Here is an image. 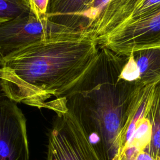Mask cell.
<instances>
[{
  "label": "cell",
  "instance_id": "6da1fadb",
  "mask_svg": "<svg viewBox=\"0 0 160 160\" xmlns=\"http://www.w3.org/2000/svg\"><path fill=\"white\" fill-rule=\"evenodd\" d=\"M99 46L85 31L57 34L2 58L1 80L8 98L38 109L68 94L96 62Z\"/></svg>",
  "mask_w": 160,
  "mask_h": 160
},
{
  "label": "cell",
  "instance_id": "7a4b0ae2",
  "mask_svg": "<svg viewBox=\"0 0 160 160\" xmlns=\"http://www.w3.org/2000/svg\"><path fill=\"white\" fill-rule=\"evenodd\" d=\"M128 56L99 47L98 58L86 75L65 96L52 101L79 118L90 142L108 160L115 157L126 111L142 86L119 78Z\"/></svg>",
  "mask_w": 160,
  "mask_h": 160
},
{
  "label": "cell",
  "instance_id": "3957f363",
  "mask_svg": "<svg viewBox=\"0 0 160 160\" xmlns=\"http://www.w3.org/2000/svg\"><path fill=\"white\" fill-rule=\"evenodd\" d=\"M49 132L46 160H104L79 118L60 106Z\"/></svg>",
  "mask_w": 160,
  "mask_h": 160
},
{
  "label": "cell",
  "instance_id": "277c9868",
  "mask_svg": "<svg viewBox=\"0 0 160 160\" xmlns=\"http://www.w3.org/2000/svg\"><path fill=\"white\" fill-rule=\"evenodd\" d=\"M74 31L38 18L31 11L0 24L2 59L29 44L59 33Z\"/></svg>",
  "mask_w": 160,
  "mask_h": 160
},
{
  "label": "cell",
  "instance_id": "5b68a950",
  "mask_svg": "<svg viewBox=\"0 0 160 160\" xmlns=\"http://www.w3.org/2000/svg\"><path fill=\"white\" fill-rule=\"evenodd\" d=\"M99 47L129 55L144 48L160 47V10L126 23L98 41Z\"/></svg>",
  "mask_w": 160,
  "mask_h": 160
},
{
  "label": "cell",
  "instance_id": "8992f818",
  "mask_svg": "<svg viewBox=\"0 0 160 160\" xmlns=\"http://www.w3.org/2000/svg\"><path fill=\"white\" fill-rule=\"evenodd\" d=\"M26 120L17 102L0 98V160H29Z\"/></svg>",
  "mask_w": 160,
  "mask_h": 160
},
{
  "label": "cell",
  "instance_id": "52a82bcc",
  "mask_svg": "<svg viewBox=\"0 0 160 160\" xmlns=\"http://www.w3.org/2000/svg\"><path fill=\"white\" fill-rule=\"evenodd\" d=\"M94 0H49L46 18L53 24L74 31H85L86 15Z\"/></svg>",
  "mask_w": 160,
  "mask_h": 160
},
{
  "label": "cell",
  "instance_id": "ba28073f",
  "mask_svg": "<svg viewBox=\"0 0 160 160\" xmlns=\"http://www.w3.org/2000/svg\"><path fill=\"white\" fill-rule=\"evenodd\" d=\"M131 54L138 69V81L144 86L160 82V47L139 49Z\"/></svg>",
  "mask_w": 160,
  "mask_h": 160
},
{
  "label": "cell",
  "instance_id": "9c48e42d",
  "mask_svg": "<svg viewBox=\"0 0 160 160\" xmlns=\"http://www.w3.org/2000/svg\"><path fill=\"white\" fill-rule=\"evenodd\" d=\"M159 10L160 0H130L114 21L108 34L126 23L144 18Z\"/></svg>",
  "mask_w": 160,
  "mask_h": 160
},
{
  "label": "cell",
  "instance_id": "30bf717a",
  "mask_svg": "<svg viewBox=\"0 0 160 160\" xmlns=\"http://www.w3.org/2000/svg\"><path fill=\"white\" fill-rule=\"evenodd\" d=\"M149 115L151 139L145 151L155 160H160V82L154 85L149 103Z\"/></svg>",
  "mask_w": 160,
  "mask_h": 160
},
{
  "label": "cell",
  "instance_id": "8fae6325",
  "mask_svg": "<svg viewBox=\"0 0 160 160\" xmlns=\"http://www.w3.org/2000/svg\"><path fill=\"white\" fill-rule=\"evenodd\" d=\"M29 11L28 0H0V24Z\"/></svg>",
  "mask_w": 160,
  "mask_h": 160
},
{
  "label": "cell",
  "instance_id": "7c38bea8",
  "mask_svg": "<svg viewBox=\"0 0 160 160\" xmlns=\"http://www.w3.org/2000/svg\"><path fill=\"white\" fill-rule=\"evenodd\" d=\"M119 78L129 81H138V69L131 53L128 56Z\"/></svg>",
  "mask_w": 160,
  "mask_h": 160
},
{
  "label": "cell",
  "instance_id": "4fadbf2b",
  "mask_svg": "<svg viewBox=\"0 0 160 160\" xmlns=\"http://www.w3.org/2000/svg\"><path fill=\"white\" fill-rule=\"evenodd\" d=\"M30 11L40 19H47L46 12L49 0H28Z\"/></svg>",
  "mask_w": 160,
  "mask_h": 160
},
{
  "label": "cell",
  "instance_id": "5bb4252c",
  "mask_svg": "<svg viewBox=\"0 0 160 160\" xmlns=\"http://www.w3.org/2000/svg\"><path fill=\"white\" fill-rule=\"evenodd\" d=\"M108 1L109 0H94V1L91 9L89 10L88 14L86 15V19L89 22L88 26L94 21V20L99 15L100 12L102 11L103 8L106 5Z\"/></svg>",
  "mask_w": 160,
  "mask_h": 160
},
{
  "label": "cell",
  "instance_id": "9a60e30c",
  "mask_svg": "<svg viewBox=\"0 0 160 160\" xmlns=\"http://www.w3.org/2000/svg\"><path fill=\"white\" fill-rule=\"evenodd\" d=\"M131 160H155L147 151H142L137 153Z\"/></svg>",
  "mask_w": 160,
  "mask_h": 160
},
{
  "label": "cell",
  "instance_id": "2e32d148",
  "mask_svg": "<svg viewBox=\"0 0 160 160\" xmlns=\"http://www.w3.org/2000/svg\"><path fill=\"white\" fill-rule=\"evenodd\" d=\"M2 58L0 56V66H1V63H2Z\"/></svg>",
  "mask_w": 160,
  "mask_h": 160
},
{
  "label": "cell",
  "instance_id": "e0dca14e",
  "mask_svg": "<svg viewBox=\"0 0 160 160\" xmlns=\"http://www.w3.org/2000/svg\"></svg>",
  "mask_w": 160,
  "mask_h": 160
}]
</instances>
